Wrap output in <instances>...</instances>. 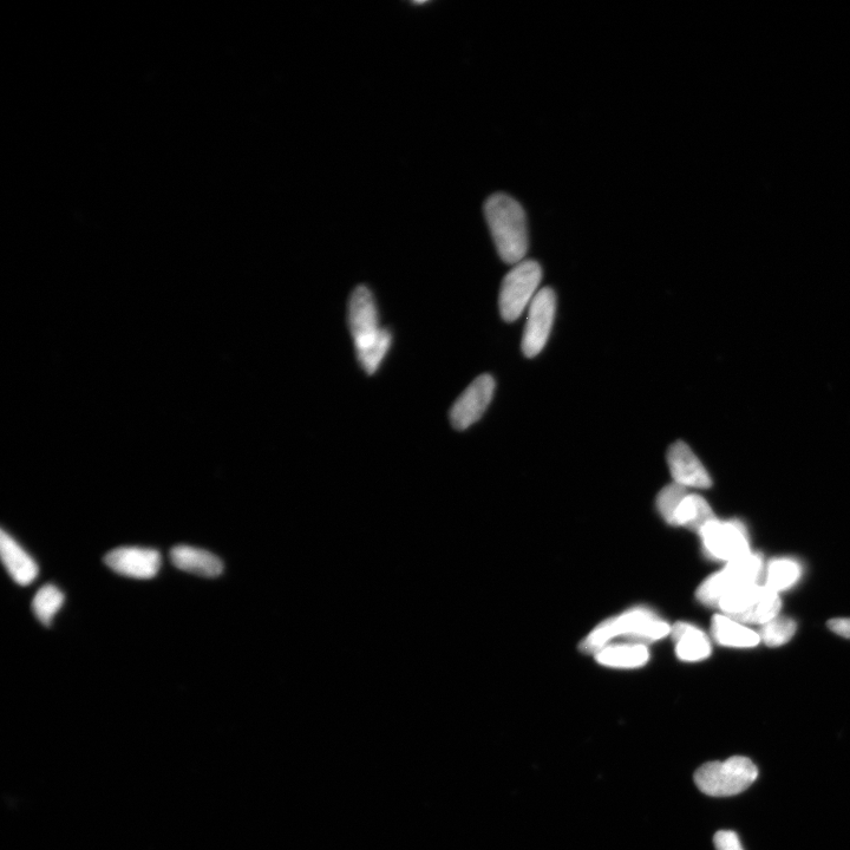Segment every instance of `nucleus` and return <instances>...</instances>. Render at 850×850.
<instances>
[{
	"mask_svg": "<svg viewBox=\"0 0 850 850\" xmlns=\"http://www.w3.org/2000/svg\"><path fill=\"white\" fill-rule=\"evenodd\" d=\"M0 553L6 570L18 585L28 586L34 583L39 573L36 561L4 529L0 533Z\"/></svg>",
	"mask_w": 850,
	"mask_h": 850,
	"instance_id": "nucleus-12",
	"label": "nucleus"
},
{
	"mask_svg": "<svg viewBox=\"0 0 850 850\" xmlns=\"http://www.w3.org/2000/svg\"><path fill=\"white\" fill-rule=\"evenodd\" d=\"M689 494L688 488L679 486L675 482L660 490L656 501L657 509L669 525H671L673 515H675L680 502Z\"/></svg>",
	"mask_w": 850,
	"mask_h": 850,
	"instance_id": "nucleus-23",
	"label": "nucleus"
},
{
	"mask_svg": "<svg viewBox=\"0 0 850 850\" xmlns=\"http://www.w3.org/2000/svg\"><path fill=\"white\" fill-rule=\"evenodd\" d=\"M557 298L549 287H544L529 305L528 318L522 338V351L527 358L538 356L544 350L554 323Z\"/></svg>",
	"mask_w": 850,
	"mask_h": 850,
	"instance_id": "nucleus-7",
	"label": "nucleus"
},
{
	"mask_svg": "<svg viewBox=\"0 0 850 850\" xmlns=\"http://www.w3.org/2000/svg\"><path fill=\"white\" fill-rule=\"evenodd\" d=\"M542 279L541 266L534 260L514 265L502 281L499 306L503 319L513 323L533 302Z\"/></svg>",
	"mask_w": 850,
	"mask_h": 850,
	"instance_id": "nucleus-5",
	"label": "nucleus"
},
{
	"mask_svg": "<svg viewBox=\"0 0 850 850\" xmlns=\"http://www.w3.org/2000/svg\"><path fill=\"white\" fill-rule=\"evenodd\" d=\"M495 387L492 376L486 374L477 377L451 408V425L457 430H466L479 421L493 401Z\"/></svg>",
	"mask_w": 850,
	"mask_h": 850,
	"instance_id": "nucleus-9",
	"label": "nucleus"
},
{
	"mask_svg": "<svg viewBox=\"0 0 850 850\" xmlns=\"http://www.w3.org/2000/svg\"><path fill=\"white\" fill-rule=\"evenodd\" d=\"M795 620L787 617H777L763 625L760 637L769 647H778L790 642L796 632Z\"/></svg>",
	"mask_w": 850,
	"mask_h": 850,
	"instance_id": "nucleus-22",
	"label": "nucleus"
},
{
	"mask_svg": "<svg viewBox=\"0 0 850 850\" xmlns=\"http://www.w3.org/2000/svg\"><path fill=\"white\" fill-rule=\"evenodd\" d=\"M595 659L606 668L638 669L649 662L650 653L643 644H610L595 653Z\"/></svg>",
	"mask_w": 850,
	"mask_h": 850,
	"instance_id": "nucleus-15",
	"label": "nucleus"
},
{
	"mask_svg": "<svg viewBox=\"0 0 850 850\" xmlns=\"http://www.w3.org/2000/svg\"><path fill=\"white\" fill-rule=\"evenodd\" d=\"M485 215L496 250L506 264L516 265L528 252L526 213L512 196L498 193L486 201Z\"/></svg>",
	"mask_w": 850,
	"mask_h": 850,
	"instance_id": "nucleus-3",
	"label": "nucleus"
},
{
	"mask_svg": "<svg viewBox=\"0 0 850 850\" xmlns=\"http://www.w3.org/2000/svg\"><path fill=\"white\" fill-rule=\"evenodd\" d=\"M714 843L717 850H744L740 838L731 830L717 832Z\"/></svg>",
	"mask_w": 850,
	"mask_h": 850,
	"instance_id": "nucleus-24",
	"label": "nucleus"
},
{
	"mask_svg": "<svg viewBox=\"0 0 850 850\" xmlns=\"http://www.w3.org/2000/svg\"><path fill=\"white\" fill-rule=\"evenodd\" d=\"M762 587L755 584L736 588V590L725 594L719 600L717 607L721 608L730 618L740 616V614L747 612L760 598Z\"/></svg>",
	"mask_w": 850,
	"mask_h": 850,
	"instance_id": "nucleus-20",
	"label": "nucleus"
},
{
	"mask_svg": "<svg viewBox=\"0 0 850 850\" xmlns=\"http://www.w3.org/2000/svg\"><path fill=\"white\" fill-rule=\"evenodd\" d=\"M801 567L796 561L778 559L770 562L767 585L770 590L781 592L796 584L801 577Z\"/></svg>",
	"mask_w": 850,
	"mask_h": 850,
	"instance_id": "nucleus-21",
	"label": "nucleus"
},
{
	"mask_svg": "<svg viewBox=\"0 0 850 850\" xmlns=\"http://www.w3.org/2000/svg\"><path fill=\"white\" fill-rule=\"evenodd\" d=\"M668 464L677 485L688 489H708L712 486L708 470L685 442L672 444L668 451Z\"/></svg>",
	"mask_w": 850,
	"mask_h": 850,
	"instance_id": "nucleus-11",
	"label": "nucleus"
},
{
	"mask_svg": "<svg viewBox=\"0 0 850 850\" xmlns=\"http://www.w3.org/2000/svg\"><path fill=\"white\" fill-rule=\"evenodd\" d=\"M173 565L181 571L204 578H217L224 572V564L212 553L191 546H176L170 552Z\"/></svg>",
	"mask_w": 850,
	"mask_h": 850,
	"instance_id": "nucleus-13",
	"label": "nucleus"
},
{
	"mask_svg": "<svg viewBox=\"0 0 850 850\" xmlns=\"http://www.w3.org/2000/svg\"><path fill=\"white\" fill-rule=\"evenodd\" d=\"M762 558L750 553L728 562L721 572L711 575L699 586L697 598L706 606H718L725 594L743 586L755 585L762 571Z\"/></svg>",
	"mask_w": 850,
	"mask_h": 850,
	"instance_id": "nucleus-6",
	"label": "nucleus"
},
{
	"mask_svg": "<svg viewBox=\"0 0 850 850\" xmlns=\"http://www.w3.org/2000/svg\"><path fill=\"white\" fill-rule=\"evenodd\" d=\"M829 629L843 638L850 639V618H838L830 620Z\"/></svg>",
	"mask_w": 850,
	"mask_h": 850,
	"instance_id": "nucleus-25",
	"label": "nucleus"
},
{
	"mask_svg": "<svg viewBox=\"0 0 850 850\" xmlns=\"http://www.w3.org/2000/svg\"><path fill=\"white\" fill-rule=\"evenodd\" d=\"M781 611V599L778 593L770 590L768 586L762 587L760 598L749 608L747 612L735 618L741 624L765 625L778 617Z\"/></svg>",
	"mask_w": 850,
	"mask_h": 850,
	"instance_id": "nucleus-18",
	"label": "nucleus"
},
{
	"mask_svg": "<svg viewBox=\"0 0 850 850\" xmlns=\"http://www.w3.org/2000/svg\"><path fill=\"white\" fill-rule=\"evenodd\" d=\"M110 570L123 577L152 579L161 568V554L152 548L120 547L104 558Z\"/></svg>",
	"mask_w": 850,
	"mask_h": 850,
	"instance_id": "nucleus-10",
	"label": "nucleus"
},
{
	"mask_svg": "<svg viewBox=\"0 0 850 850\" xmlns=\"http://www.w3.org/2000/svg\"><path fill=\"white\" fill-rule=\"evenodd\" d=\"M698 534L701 535L705 552L711 558L730 562L751 553L747 531L740 522L716 520Z\"/></svg>",
	"mask_w": 850,
	"mask_h": 850,
	"instance_id": "nucleus-8",
	"label": "nucleus"
},
{
	"mask_svg": "<svg viewBox=\"0 0 850 850\" xmlns=\"http://www.w3.org/2000/svg\"><path fill=\"white\" fill-rule=\"evenodd\" d=\"M349 325L358 361L366 374L374 375L388 355L392 336L379 325L375 298L366 286H358L352 292Z\"/></svg>",
	"mask_w": 850,
	"mask_h": 850,
	"instance_id": "nucleus-1",
	"label": "nucleus"
},
{
	"mask_svg": "<svg viewBox=\"0 0 850 850\" xmlns=\"http://www.w3.org/2000/svg\"><path fill=\"white\" fill-rule=\"evenodd\" d=\"M671 637L676 645V655L683 662H701L711 655V643L698 627L686 623L672 626Z\"/></svg>",
	"mask_w": 850,
	"mask_h": 850,
	"instance_id": "nucleus-14",
	"label": "nucleus"
},
{
	"mask_svg": "<svg viewBox=\"0 0 850 850\" xmlns=\"http://www.w3.org/2000/svg\"><path fill=\"white\" fill-rule=\"evenodd\" d=\"M711 632L716 642L723 646L747 649V647H755L761 642L760 634L749 630L748 627L738 623L735 619L721 616V614H717L712 619Z\"/></svg>",
	"mask_w": 850,
	"mask_h": 850,
	"instance_id": "nucleus-16",
	"label": "nucleus"
},
{
	"mask_svg": "<svg viewBox=\"0 0 850 850\" xmlns=\"http://www.w3.org/2000/svg\"><path fill=\"white\" fill-rule=\"evenodd\" d=\"M716 520L709 503L701 495L689 494L680 502L673 515L671 526L684 527L699 533L705 526Z\"/></svg>",
	"mask_w": 850,
	"mask_h": 850,
	"instance_id": "nucleus-17",
	"label": "nucleus"
},
{
	"mask_svg": "<svg viewBox=\"0 0 850 850\" xmlns=\"http://www.w3.org/2000/svg\"><path fill=\"white\" fill-rule=\"evenodd\" d=\"M672 626L647 607L631 610L599 624L580 645L585 653H598L614 640L626 639L629 643L658 642L671 634Z\"/></svg>",
	"mask_w": 850,
	"mask_h": 850,
	"instance_id": "nucleus-2",
	"label": "nucleus"
},
{
	"mask_svg": "<svg viewBox=\"0 0 850 850\" xmlns=\"http://www.w3.org/2000/svg\"><path fill=\"white\" fill-rule=\"evenodd\" d=\"M758 777V769L748 757L734 756L724 762H709L695 773V783L705 795L729 797L743 793Z\"/></svg>",
	"mask_w": 850,
	"mask_h": 850,
	"instance_id": "nucleus-4",
	"label": "nucleus"
},
{
	"mask_svg": "<svg viewBox=\"0 0 850 850\" xmlns=\"http://www.w3.org/2000/svg\"><path fill=\"white\" fill-rule=\"evenodd\" d=\"M64 594L54 585H44L32 601V610L36 618L45 626H50L64 604Z\"/></svg>",
	"mask_w": 850,
	"mask_h": 850,
	"instance_id": "nucleus-19",
	"label": "nucleus"
}]
</instances>
